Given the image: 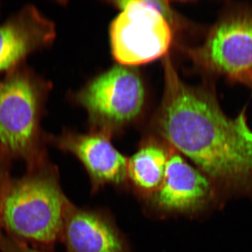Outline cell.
Listing matches in <instances>:
<instances>
[{
  "label": "cell",
  "instance_id": "cell-14",
  "mask_svg": "<svg viewBox=\"0 0 252 252\" xmlns=\"http://www.w3.org/2000/svg\"><path fill=\"white\" fill-rule=\"evenodd\" d=\"M250 86H251V87L252 88V82L251 83V84H250Z\"/></svg>",
  "mask_w": 252,
  "mask_h": 252
},
{
  "label": "cell",
  "instance_id": "cell-8",
  "mask_svg": "<svg viewBox=\"0 0 252 252\" xmlns=\"http://www.w3.org/2000/svg\"><path fill=\"white\" fill-rule=\"evenodd\" d=\"M45 141L77 158L89 174L94 192L105 185H125L127 181V158L114 147L110 136L95 131L79 134L64 130L59 135L46 134Z\"/></svg>",
  "mask_w": 252,
  "mask_h": 252
},
{
  "label": "cell",
  "instance_id": "cell-6",
  "mask_svg": "<svg viewBox=\"0 0 252 252\" xmlns=\"http://www.w3.org/2000/svg\"><path fill=\"white\" fill-rule=\"evenodd\" d=\"M122 9L110 28L113 56L124 66L152 62L167 54L172 30L158 11L145 1H117Z\"/></svg>",
  "mask_w": 252,
  "mask_h": 252
},
{
  "label": "cell",
  "instance_id": "cell-7",
  "mask_svg": "<svg viewBox=\"0 0 252 252\" xmlns=\"http://www.w3.org/2000/svg\"><path fill=\"white\" fill-rule=\"evenodd\" d=\"M148 199L151 205L162 214L184 215L200 213L220 201L206 176L171 147L163 180Z\"/></svg>",
  "mask_w": 252,
  "mask_h": 252
},
{
  "label": "cell",
  "instance_id": "cell-12",
  "mask_svg": "<svg viewBox=\"0 0 252 252\" xmlns=\"http://www.w3.org/2000/svg\"><path fill=\"white\" fill-rule=\"evenodd\" d=\"M0 249L2 252H41L28 248L14 238L0 236Z\"/></svg>",
  "mask_w": 252,
  "mask_h": 252
},
{
  "label": "cell",
  "instance_id": "cell-2",
  "mask_svg": "<svg viewBox=\"0 0 252 252\" xmlns=\"http://www.w3.org/2000/svg\"><path fill=\"white\" fill-rule=\"evenodd\" d=\"M51 89L24 64L0 79V155L23 159L29 169L46 160L41 122Z\"/></svg>",
  "mask_w": 252,
  "mask_h": 252
},
{
  "label": "cell",
  "instance_id": "cell-10",
  "mask_svg": "<svg viewBox=\"0 0 252 252\" xmlns=\"http://www.w3.org/2000/svg\"><path fill=\"white\" fill-rule=\"evenodd\" d=\"M61 235L67 252H129L125 239L107 214L71 203Z\"/></svg>",
  "mask_w": 252,
  "mask_h": 252
},
{
  "label": "cell",
  "instance_id": "cell-13",
  "mask_svg": "<svg viewBox=\"0 0 252 252\" xmlns=\"http://www.w3.org/2000/svg\"><path fill=\"white\" fill-rule=\"evenodd\" d=\"M9 159L0 155V223L2 220V205L3 198L5 189L7 185V179H6V162Z\"/></svg>",
  "mask_w": 252,
  "mask_h": 252
},
{
  "label": "cell",
  "instance_id": "cell-5",
  "mask_svg": "<svg viewBox=\"0 0 252 252\" xmlns=\"http://www.w3.org/2000/svg\"><path fill=\"white\" fill-rule=\"evenodd\" d=\"M144 99L140 76L124 65L100 74L75 95L76 102L87 111L94 131L108 136L138 117Z\"/></svg>",
  "mask_w": 252,
  "mask_h": 252
},
{
  "label": "cell",
  "instance_id": "cell-11",
  "mask_svg": "<svg viewBox=\"0 0 252 252\" xmlns=\"http://www.w3.org/2000/svg\"><path fill=\"white\" fill-rule=\"evenodd\" d=\"M169 152L170 146L164 147L157 141L149 140L127 159V180L144 198H150L161 185Z\"/></svg>",
  "mask_w": 252,
  "mask_h": 252
},
{
  "label": "cell",
  "instance_id": "cell-4",
  "mask_svg": "<svg viewBox=\"0 0 252 252\" xmlns=\"http://www.w3.org/2000/svg\"><path fill=\"white\" fill-rule=\"evenodd\" d=\"M203 70L250 86L252 82V9L225 12L202 45L187 50Z\"/></svg>",
  "mask_w": 252,
  "mask_h": 252
},
{
  "label": "cell",
  "instance_id": "cell-9",
  "mask_svg": "<svg viewBox=\"0 0 252 252\" xmlns=\"http://www.w3.org/2000/svg\"><path fill=\"white\" fill-rule=\"evenodd\" d=\"M56 25L28 4L0 25V72L23 64L30 55L52 45Z\"/></svg>",
  "mask_w": 252,
  "mask_h": 252
},
{
  "label": "cell",
  "instance_id": "cell-3",
  "mask_svg": "<svg viewBox=\"0 0 252 252\" xmlns=\"http://www.w3.org/2000/svg\"><path fill=\"white\" fill-rule=\"evenodd\" d=\"M56 174V169L46 160L29 169L22 179L7 183L2 220L12 234L47 245L61 236L70 202L63 193Z\"/></svg>",
  "mask_w": 252,
  "mask_h": 252
},
{
  "label": "cell",
  "instance_id": "cell-1",
  "mask_svg": "<svg viewBox=\"0 0 252 252\" xmlns=\"http://www.w3.org/2000/svg\"><path fill=\"white\" fill-rule=\"evenodd\" d=\"M162 100L154 124L170 147L193 161L220 200L252 199V130L245 111L225 115L211 91L185 84L168 54Z\"/></svg>",
  "mask_w": 252,
  "mask_h": 252
}]
</instances>
